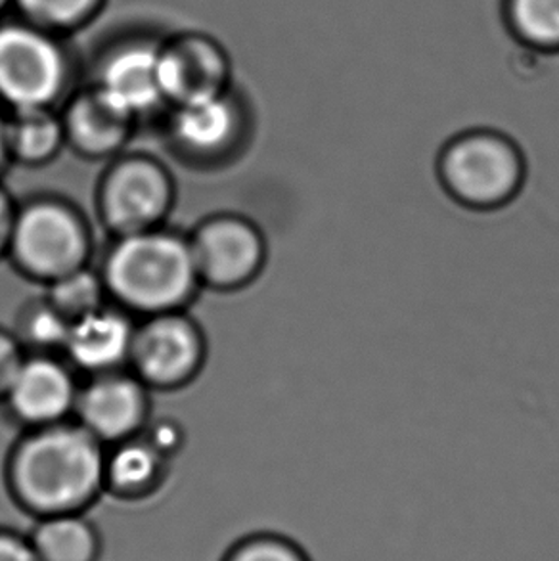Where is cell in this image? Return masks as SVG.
<instances>
[{
  "label": "cell",
  "instance_id": "1",
  "mask_svg": "<svg viewBox=\"0 0 559 561\" xmlns=\"http://www.w3.org/2000/svg\"><path fill=\"white\" fill-rule=\"evenodd\" d=\"M7 485L31 516L84 514L106 493L104 443L79 422L33 427L7 463Z\"/></svg>",
  "mask_w": 559,
  "mask_h": 561
},
{
  "label": "cell",
  "instance_id": "2",
  "mask_svg": "<svg viewBox=\"0 0 559 561\" xmlns=\"http://www.w3.org/2000/svg\"><path fill=\"white\" fill-rule=\"evenodd\" d=\"M100 276L107 296L142 317L184 311L202 284L189 238L163 227L117 236Z\"/></svg>",
  "mask_w": 559,
  "mask_h": 561
},
{
  "label": "cell",
  "instance_id": "3",
  "mask_svg": "<svg viewBox=\"0 0 559 561\" xmlns=\"http://www.w3.org/2000/svg\"><path fill=\"white\" fill-rule=\"evenodd\" d=\"M8 255L33 280H58L87 266L91 230L73 205L41 197L18 207Z\"/></svg>",
  "mask_w": 559,
  "mask_h": 561
},
{
  "label": "cell",
  "instance_id": "4",
  "mask_svg": "<svg viewBox=\"0 0 559 561\" xmlns=\"http://www.w3.org/2000/svg\"><path fill=\"white\" fill-rule=\"evenodd\" d=\"M69 79L60 37L25 20L0 23V104L14 112L54 107Z\"/></svg>",
  "mask_w": 559,
  "mask_h": 561
},
{
  "label": "cell",
  "instance_id": "5",
  "mask_svg": "<svg viewBox=\"0 0 559 561\" xmlns=\"http://www.w3.org/2000/svg\"><path fill=\"white\" fill-rule=\"evenodd\" d=\"M174 202V184L150 156H123L107 169L99 190L102 220L115 236L161 227Z\"/></svg>",
  "mask_w": 559,
  "mask_h": 561
},
{
  "label": "cell",
  "instance_id": "6",
  "mask_svg": "<svg viewBox=\"0 0 559 561\" xmlns=\"http://www.w3.org/2000/svg\"><path fill=\"white\" fill-rule=\"evenodd\" d=\"M202 330L184 311L144 317L135 330L129 365L148 389H179L204 365Z\"/></svg>",
  "mask_w": 559,
  "mask_h": 561
},
{
  "label": "cell",
  "instance_id": "7",
  "mask_svg": "<svg viewBox=\"0 0 559 561\" xmlns=\"http://www.w3.org/2000/svg\"><path fill=\"white\" fill-rule=\"evenodd\" d=\"M441 173L460 202L491 207L514 194L522 183L523 165L517 150L504 138L469 135L446 150Z\"/></svg>",
  "mask_w": 559,
  "mask_h": 561
},
{
  "label": "cell",
  "instance_id": "8",
  "mask_svg": "<svg viewBox=\"0 0 559 561\" xmlns=\"http://www.w3.org/2000/svg\"><path fill=\"white\" fill-rule=\"evenodd\" d=\"M199 282L230 291L255 280L265 263V240L258 227L238 215L205 219L189 236Z\"/></svg>",
  "mask_w": 559,
  "mask_h": 561
},
{
  "label": "cell",
  "instance_id": "9",
  "mask_svg": "<svg viewBox=\"0 0 559 561\" xmlns=\"http://www.w3.org/2000/svg\"><path fill=\"white\" fill-rule=\"evenodd\" d=\"M159 73L167 106H181L228 92L232 64L217 38L189 31L159 45Z\"/></svg>",
  "mask_w": 559,
  "mask_h": 561
},
{
  "label": "cell",
  "instance_id": "10",
  "mask_svg": "<svg viewBox=\"0 0 559 561\" xmlns=\"http://www.w3.org/2000/svg\"><path fill=\"white\" fill-rule=\"evenodd\" d=\"M148 387L135 374H96L79 389L77 422L104 445L137 437L148 425Z\"/></svg>",
  "mask_w": 559,
  "mask_h": 561
},
{
  "label": "cell",
  "instance_id": "11",
  "mask_svg": "<svg viewBox=\"0 0 559 561\" xmlns=\"http://www.w3.org/2000/svg\"><path fill=\"white\" fill-rule=\"evenodd\" d=\"M79 387L69 363L50 353L25 355L4 402L23 424L33 427L60 424L76 414Z\"/></svg>",
  "mask_w": 559,
  "mask_h": 561
},
{
  "label": "cell",
  "instance_id": "12",
  "mask_svg": "<svg viewBox=\"0 0 559 561\" xmlns=\"http://www.w3.org/2000/svg\"><path fill=\"white\" fill-rule=\"evenodd\" d=\"M159 45L146 38L125 41L100 61L94 87L135 119L167 106L159 73Z\"/></svg>",
  "mask_w": 559,
  "mask_h": 561
},
{
  "label": "cell",
  "instance_id": "13",
  "mask_svg": "<svg viewBox=\"0 0 559 561\" xmlns=\"http://www.w3.org/2000/svg\"><path fill=\"white\" fill-rule=\"evenodd\" d=\"M137 324L122 307H100L71 322L64 355L83 373H114L129 365Z\"/></svg>",
  "mask_w": 559,
  "mask_h": 561
},
{
  "label": "cell",
  "instance_id": "14",
  "mask_svg": "<svg viewBox=\"0 0 559 561\" xmlns=\"http://www.w3.org/2000/svg\"><path fill=\"white\" fill-rule=\"evenodd\" d=\"M66 129V145L77 152L100 160L112 158L122 150L133 135L135 117L112 104L102 92L92 84L91 89L77 92L61 114Z\"/></svg>",
  "mask_w": 559,
  "mask_h": 561
},
{
  "label": "cell",
  "instance_id": "15",
  "mask_svg": "<svg viewBox=\"0 0 559 561\" xmlns=\"http://www.w3.org/2000/svg\"><path fill=\"white\" fill-rule=\"evenodd\" d=\"M240 107L230 91L212 99L173 106L171 137L182 152L215 158L235 145L240 135Z\"/></svg>",
  "mask_w": 559,
  "mask_h": 561
},
{
  "label": "cell",
  "instance_id": "16",
  "mask_svg": "<svg viewBox=\"0 0 559 561\" xmlns=\"http://www.w3.org/2000/svg\"><path fill=\"white\" fill-rule=\"evenodd\" d=\"M166 456L144 437L115 443L106 453V491L123 501H138L158 491L163 483Z\"/></svg>",
  "mask_w": 559,
  "mask_h": 561
},
{
  "label": "cell",
  "instance_id": "17",
  "mask_svg": "<svg viewBox=\"0 0 559 561\" xmlns=\"http://www.w3.org/2000/svg\"><path fill=\"white\" fill-rule=\"evenodd\" d=\"M10 160L25 165H43L58 156L66 145L61 114L54 107H25L7 115Z\"/></svg>",
  "mask_w": 559,
  "mask_h": 561
},
{
  "label": "cell",
  "instance_id": "18",
  "mask_svg": "<svg viewBox=\"0 0 559 561\" xmlns=\"http://www.w3.org/2000/svg\"><path fill=\"white\" fill-rule=\"evenodd\" d=\"M41 561H99L100 533L84 514L41 517L30 535Z\"/></svg>",
  "mask_w": 559,
  "mask_h": 561
},
{
  "label": "cell",
  "instance_id": "19",
  "mask_svg": "<svg viewBox=\"0 0 559 561\" xmlns=\"http://www.w3.org/2000/svg\"><path fill=\"white\" fill-rule=\"evenodd\" d=\"M107 0H14V7L25 22L68 35L83 30L104 10Z\"/></svg>",
  "mask_w": 559,
  "mask_h": 561
},
{
  "label": "cell",
  "instance_id": "20",
  "mask_svg": "<svg viewBox=\"0 0 559 561\" xmlns=\"http://www.w3.org/2000/svg\"><path fill=\"white\" fill-rule=\"evenodd\" d=\"M106 296V286L100 273L83 266L61 276L58 280L50 282L46 299L73 322L79 317H84L87 312L104 307Z\"/></svg>",
  "mask_w": 559,
  "mask_h": 561
},
{
  "label": "cell",
  "instance_id": "21",
  "mask_svg": "<svg viewBox=\"0 0 559 561\" xmlns=\"http://www.w3.org/2000/svg\"><path fill=\"white\" fill-rule=\"evenodd\" d=\"M71 320L58 311L48 299L27 307L20 319V335L18 340L23 347L27 345L35 353H50L61 351L68 342Z\"/></svg>",
  "mask_w": 559,
  "mask_h": 561
},
{
  "label": "cell",
  "instance_id": "22",
  "mask_svg": "<svg viewBox=\"0 0 559 561\" xmlns=\"http://www.w3.org/2000/svg\"><path fill=\"white\" fill-rule=\"evenodd\" d=\"M515 30L538 46H559V0H512Z\"/></svg>",
  "mask_w": 559,
  "mask_h": 561
},
{
  "label": "cell",
  "instance_id": "23",
  "mask_svg": "<svg viewBox=\"0 0 559 561\" xmlns=\"http://www.w3.org/2000/svg\"><path fill=\"white\" fill-rule=\"evenodd\" d=\"M220 561H310L301 545L276 533H253L228 548Z\"/></svg>",
  "mask_w": 559,
  "mask_h": 561
},
{
  "label": "cell",
  "instance_id": "24",
  "mask_svg": "<svg viewBox=\"0 0 559 561\" xmlns=\"http://www.w3.org/2000/svg\"><path fill=\"white\" fill-rule=\"evenodd\" d=\"M25 353L18 335L0 328V401H4L15 373L22 366Z\"/></svg>",
  "mask_w": 559,
  "mask_h": 561
},
{
  "label": "cell",
  "instance_id": "25",
  "mask_svg": "<svg viewBox=\"0 0 559 561\" xmlns=\"http://www.w3.org/2000/svg\"><path fill=\"white\" fill-rule=\"evenodd\" d=\"M146 427H148V435H144V439L148 440L151 447L166 458L176 455L181 450L182 443H184L181 424H176L173 420H159Z\"/></svg>",
  "mask_w": 559,
  "mask_h": 561
},
{
  "label": "cell",
  "instance_id": "26",
  "mask_svg": "<svg viewBox=\"0 0 559 561\" xmlns=\"http://www.w3.org/2000/svg\"><path fill=\"white\" fill-rule=\"evenodd\" d=\"M0 561H41L30 535L0 527Z\"/></svg>",
  "mask_w": 559,
  "mask_h": 561
},
{
  "label": "cell",
  "instance_id": "27",
  "mask_svg": "<svg viewBox=\"0 0 559 561\" xmlns=\"http://www.w3.org/2000/svg\"><path fill=\"white\" fill-rule=\"evenodd\" d=\"M15 213H18V207L12 202V197H10L7 190L0 186V257L8 255Z\"/></svg>",
  "mask_w": 559,
  "mask_h": 561
},
{
  "label": "cell",
  "instance_id": "28",
  "mask_svg": "<svg viewBox=\"0 0 559 561\" xmlns=\"http://www.w3.org/2000/svg\"><path fill=\"white\" fill-rule=\"evenodd\" d=\"M10 161L7 142V115L0 110V169L4 168V163Z\"/></svg>",
  "mask_w": 559,
  "mask_h": 561
},
{
  "label": "cell",
  "instance_id": "29",
  "mask_svg": "<svg viewBox=\"0 0 559 561\" xmlns=\"http://www.w3.org/2000/svg\"><path fill=\"white\" fill-rule=\"evenodd\" d=\"M8 7H14V0H0V14H2Z\"/></svg>",
  "mask_w": 559,
  "mask_h": 561
}]
</instances>
